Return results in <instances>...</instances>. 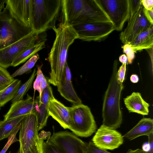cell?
<instances>
[{
    "label": "cell",
    "instance_id": "obj_9",
    "mask_svg": "<svg viewBox=\"0 0 153 153\" xmlns=\"http://www.w3.org/2000/svg\"><path fill=\"white\" fill-rule=\"evenodd\" d=\"M73 27L78 39L88 42L103 40L115 30L110 22L88 23Z\"/></svg>",
    "mask_w": 153,
    "mask_h": 153
},
{
    "label": "cell",
    "instance_id": "obj_10",
    "mask_svg": "<svg viewBox=\"0 0 153 153\" xmlns=\"http://www.w3.org/2000/svg\"><path fill=\"white\" fill-rule=\"evenodd\" d=\"M18 153H26L39 138L37 118L36 112L25 116L21 122Z\"/></svg>",
    "mask_w": 153,
    "mask_h": 153
},
{
    "label": "cell",
    "instance_id": "obj_27",
    "mask_svg": "<svg viewBox=\"0 0 153 153\" xmlns=\"http://www.w3.org/2000/svg\"><path fill=\"white\" fill-rule=\"evenodd\" d=\"M39 58V55L37 53H36L23 65L11 75V77L13 78L16 76L21 75L30 71L34 67Z\"/></svg>",
    "mask_w": 153,
    "mask_h": 153
},
{
    "label": "cell",
    "instance_id": "obj_19",
    "mask_svg": "<svg viewBox=\"0 0 153 153\" xmlns=\"http://www.w3.org/2000/svg\"><path fill=\"white\" fill-rule=\"evenodd\" d=\"M153 134V120L143 118L123 137L131 140L142 136H149Z\"/></svg>",
    "mask_w": 153,
    "mask_h": 153
},
{
    "label": "cell",
    "instance_id": "obj_20",
    "mask_svg": "<svg viewBox=\"0 0 153 153\" xmlns=\"http://www.w3.org/2000/svg\"><path fill=\"white\" fill-rule=\"evenodd\" d=\"M135 53L153 46V25L139 34L130 44Z\"/></svg>",
    "mask_w": 153,
    "mask_h": 153
},
{
    "label": "cell",
    "instance_id": "obj_29",
    "mask_svg": "<svg viewBox=\"0 0 153 153\" xmlns=\"http://www.w3.org/2000/svg\"><path fill=\"white\" fill-rule=\"evenodd\" d=\"M54 98L52 88L49 85L43 90L40 98H39V102L49 105L50 101Z\"/></svg>",
    "mask_w": 153,
    "mask_h": 153
},
{
    "label": "cell",
    "instance_id": "obj_17",
    "mask_svg": "<svg viewBox=\"0 0 153 153\" xmlns=\"http://www.w3.org/2000/svg\"><path fill=\"white\" fill-rule=\"evenodd\" d=\"M48 114L64 129H69L71 123L70 107L65 106L55 98L48 107Z\"/></svg>",
    "mask_w": 153,
    "mask_h": 153
},
{
    "label": "cell",
    "instance_id": "obj_32",
    "mask_svg": "<svg viewBox=\"0 0 153 153\" xmlns=\"http://www.w3.org/2000/svg\"><path fill=\"white\" fill-rule=\"evenodd\" d=\"M43 153H64L59 148L48 140L43 144Z\"/></svg>",
    "mask_w": 153,
    "mask_h": 153
},
{
    "label": "cell",
    "instance_id": "obj_43",
    "mask_svg": "<svg viewBox=\"0 0 153 153\" xmlns=\"http://www.w3.org/2000/svg\"><path fill=\"white\" fill-rule=\"evenodd\" d=\"M7 0H0V12L4 8L5 4H6Z\"/></svg>",
    "mask_w": 153,
    "mask_h": 153
},
{
    "label": "cell",
    "instance_id": "obj_39",
    "mask_svg": "<svg viewBox=\"0 0 153 153\" xmlns=\"http://www.w3.org/2000/svg\"><path fill=\"white\" fill-rule=\"evenodd\" d=\"M143 12L146 19L152 25H153V10H148L144 8Z\"/></svg>",
    "mask_w": 153,
    "mask_h": 153
},
{
    "label": "cell",
    "instance_id": "obj_23",
    "mask_svg": "<svg viewBox=\"0 0 153 153\" xmlns=\"http://www.w3.org/2000/svg\"><path fill=\"white\" fill-rule=\"evenodd\" d=\"M21 81L16 79L0 93V106H3L16 96L20 85Z\"/></svg>",
    "mask_w": 153,
    "mask_h": 153
},
{
    "label": "cell",
    "instance_id": "obj_36",
    "mask_svg": "<svg viewBox=\"0 0 153 153\" xmlns=\"http://www.w3.org/2000/svg\"><path fill=\"white\" fill-rule=\"evenodd\" d=\"M130 4V15L133 14L139 10L143 5L141 0H129Z\"/></svg>",
    "mask_w": 153,
    "mask_h": 153
},
{
    "label": "cell",
    "instance_id": "obj_42",
    "mask_svg": "<svg viewBox=\"0 0 153 153\" xmlns=\"http://www.w3.org/2000/svg\"><path fill=\"white\" fill-rule=\"evenodd\" d=\"M127 153H146L141 149H137L135 150L129 149L127 152Z\"/></svg>",
    "mask_w": 153,
    "mask_h": 153
},
{
    "label": "cell",
    "instance_id": "obj_4",
    "mask_svg": "<svg viewBox=\"0 0 153 153\" xmlns=\"http://www.w3.org/2000/svg\"><path fill=\"white\" fill-rule=\"evenodd\" d=\"M31 27L41 33L55 26L62 8V0H33Z\"/></svg>",
    "mask_w": 153,
    "mask_h": 153
},
{
    "label": "cell",
    "instance_id": "obj_37",
    "mask_svg": "<svg viewBox=\"0 0 153 153\" xmlns=\"http://www.w3.org/2000/svg\"><path fill=\"white\" fill-rule=\"evenodd\" d=\"M126 64H122L117 72V78L118 81L123 83L125 80L126 71Z\"/></svg>",
    "mask_w": 153,
    "mask_h": 153
},
{
    "label": "cell",
    "instance_id": "obj_7",
    "mask_svg": "<svg viewBox=\"0 0 153 153\" xmlns=\"http://www.w3.org/2000/svg\"><path fill=\"white\" fill-rule=\"evenodd\" d=\"M45 32L33 31L18 41L0 49V66L5 69L11 66L14 60L20 53L45 37Z\"/></svg>",
    "mask_w": 153,
    "mask_h": 153
},
{
    "label": "cell",
    "instance_id": "obj_5",
    "mask_svg": "<svg viewBox=\"0 0 153 153\" xmlns=\"http://www.w3.org/2000/svg\"><path fill=\"white\" fill-rule=\"evenodd\" d=\"M71 123L69 129L78 137H89L95 133L97 126L90 108L83 104L70 107Z\"/></svg>",
    "mask_w": 153,
    "mask_h": 153
},
{
    "label": "cell",
    "instance_id": "obj_25",
    "mask_svg": "<svg viewBox=\"0 0 153 153\" xmlns=\"http://www.w3.org/2000/svg\"><path fill=\"white\" fill-rule=\"evenodd\" d=\"M49 105L39 102L36 112L39 131L43 128L47 124L49 116L48 111Z\"/></svg>",
    "mask_w": 153,
    "mask_h": 153
},
{
    "label": "cell",
    "instance_id": "obj_15",
    "mask_svg": "<svg viewBox=\"0 0 153 153\" xmlns=\"http://www.w3.org/2000/svg\"><path fill=\"white\" fill-rule=\"evenodd\" d=\"M39 104V97L35 99L27 94L25 99L12 103L10 109L4 116V120H8L36 112Z\"/></svg>",
    "mask_w": 153,
    "mask_h": 153
},
{
    "label": "cell",
    "instance_id": "obj_18",
    "mask_svg": "<svg viewBox=\"0 0 153 153\" xmlns=\"http://www.w3.org/2000/svg\"><path fill=\"white\" fill-rule=\"evenodd\" d=\"M125 105L129 112L143 115H147L149 112V104L142 98L138 92H133L124 99Z\"/></svg>",
    "mask_w": 153,
    "mask_h": 153
},
{
    "label": "cell",
    "instance_id": "obj_3",
    "mask_svg": "<svg viewBox=\"0 0 153 153\" xmlns=\"http://www.w3.org/2000/svg\"><path fill=\"white\" fill-rule=\"evenodd\" d=\"M117 60L114 62L112 72L105 92L102 105V124L116 129L120 127L123 117L120 106L121 92L124 86L117 78Z\"/></svg>",
    "mask_w": 153,
    "mask_h": 153
},
{
    "label": "cell",
    "instance_id": "obj_38",
    "mask_svg": "<svg viewBox=\"0 0 153 153\" xmlns=\"http://www.w3.org/2000/svg\"><path fill=\"white\" fill-rule=\"evenodd\" d=\"M142 4L144 8L149 10H153V0H141Z\"/></svg>",
    "mask_w": 153,
    "mask_h": 153
},
{
    "label": "cell",
    "instance_id": "obj_30",
    "mask_svg": "<svg viewBox=\"0 0 153 153\" xmlns=\"http://www.w3.org/2000/svg\"><path fill=\"white\" fill-rule=\"evenodd\" d=\"M21 123L14 129L12 134L9 136L8 141L6 145L0 152V153H5L10 146L13 143L19 141L16 137L17 133L20 129Z\"/></svg>",
    "mask_w": 153,
    "mask_h": 153
},
{
    "label": "cell",
    "instance_id": "obj_14",
    "mask_svg": "<svg viewBox=\"0 0 153 153\" xmlns=\"http://www.w3.org/2000/svg\"><path fill=\"white\" fill-rule=\"evenodd\" d=\"M6 4L10 15L19 23L31 27L33 0H7Z\"/></svg>",
    "mask_w": 153,
    "mask_h": 153
},
{
    "label": "cell",
    "instance_id": "obj_16",
    "mask_svg": "<svg viewBox=\"0 0 153 153\" xmlns=\"http://www.w3.org/2000/svg\"><path fill=\"white\" fill-rule=\"evenodd\" d=\"M57 90L61 96L73 104L82 103L73 88L71 70L67 63L60 79L57 84Z\"/></svg>",
    "mask_w": 153,
    "mask_h": 153
},
{
    "label": "cell",
    "instance_id": "obj_11",
    "mask_svg": "<svg viewBox=\"0 0 153 153\" xmlns=\"http://www.w3.org/2000/svg\"><path fill=\"white\" fill-rule=\"evenodd\" d=\"M143 6L139 10L130 14L126 28L120 34V39L124 44H130L140 33L153 25L145 17Z\"/></svg>",
    "mask_w": 153,
    "mask_h": 153
},
{
    "label": "cell",
    "instance_id": "obj_12",
    "mask_svg": "<svg viewBox=\"0 0 153 153\" xmlns=\"http://www.w3.org/2000/svg\"><path fill=\"white\" fill-rule=\"evenodd\" d=\"M48 141L64 153H84L86 143L72 132L65 131L54 133Z\"/></svg>",
    "mask_w": 153,
    "mask_h": 153
},
{
    "label": "cell",
    "instance_id": "obj_8",
    "mask_svg": "<svg viewBox=\"0 0 153 153\" xmlns=\"http://www.w3.org/2000/svg\"><path fill=\"white\" fill-rule=\"evenodd\" d=\"M115 30H121L130 16L129 0H97Z\"/></svg>",
    "mask_w": 153,
    "mask_h": 153
},
{
    "label": "cell",
    "instance_id": "obj_13",
    "mask_svg": "<svg viewBox=\"0 0 153 153\" xmlns=\"http://www.w3.org/2000/svg\"><path fill=\"white\" fill-rule=\"evenodd\" d=\"M97 147L107 150L118 148L124 142L119 132L102 124L96 131L91 141Z\"/></svg>",
    "mask_w": 153,
    "mask_h": 153
},
{
    "label": "cell",
    "instance_id": "obj_35",
    "mask_svg": "<svg viewBox=\"0 0 153 153\" xmlns=\"http://www.w3.org/2000/svg\"><path fill=\"white\" fill-rule=\"evenodd\" d=\"M148 137V142L143 143L141 149L146 153H153V134Z\"/></svg>",
    "mask_w": 153,
    "mask_h": 153
},
{
    "label": "cell",
    "instance_id": "obj_34",
    "mask_svg": "<svg viewBox=\"0 0 153 153\" xmlns=\"http://www.w3.org/2000/svg\"><path fill=\"white\" fill-rule=\"evenodd\" d=\"M84 153H111L96 146L92 141L86 143Z\"/></svg>",
    "mask_w": 153,
    "mask_h": 153
},
{
    "label": "cell",
    "instance_id": "obj_31",
    "mask_svg": "<svg viewBox=\"0 0 153 153\" xmlns=\"http://www.w3.org/2000/svg\"><path fill=\"white\" fill-rule=\"evenodd\" d=\"M44 137L39 136L35 143L27 151L26 153H43Z\"/></svg>",
    "mask_w": 153,
    "mask_h": 153
},
{
    "label": "cell",
    "instance_id": "obj_2",
    "mask_svg": "<svg viewBox=\"0 0 153 153\" xmlns=\"http://www.w3.org/2000/svg\"><path fill=\"white\" fill-rule=\"evenodd\" d=\"M61 11L62 22L68 25L111 22L97 0H62Z\"/></svg>",
    "mask_w": 153,
    "mask_h": 153
},
{
    "label": "cell",
    "instance_id": "obj_41",
    "mask_svg": "<svg viewBox=\"0 0 153 153\" xmlns=\"http://www.w3.org/2000/svg\"><path fill=\"white\" fill-rule=\"evenodd\" d=\"M131 81L133 83H137L139 80V78L137 74H133L130 77Z\"/></svg>",
    "mask_w": 153,
    "mask_h": 153
},
{
    "label": "cell",
    "instance_id": "obj_40",
    "mask_svg": "<svg viewBox=\"0 0 153 153\" xmlns=\"http://www.w3.org/2000/svg\"><path fill=\"white\" fill-rule=\"evenodd\" d=\"M119 60L122 64H126L128 62L127 56L125 54L121 55L119 57Z\"/></svg>",
    "mask_w": 153,
    "mask_h": 153
},
{
    "label": "cell",
    "instance_id": "obj_28",
    "mask_svg": "<svg viewBox=\"0 0 153 153\" xmlns=\"http://www.w3.org/2000/svg\"><path fill=\"white\" fill-rule=\"evenodd\" d=\"M14 79L6 69L0 66V91L4 89Z\"/></svg>",
    "mask_w": 153,
    "mask_h": 153
},
{
    "label": "cell",
    "instance_id": "obj_33",
    "mask_svg": "<svg viewBox=\"0 0 153 153\" xmlns=\"http://www.w3.org/2000/svg\"><path fill=\"white\" fill-rule=\"evenodd\" d=\"M123 52L126 54L129 64H131L135 57V52L130 44H124L122 47Z\"/></svg>",
    "mask_w": 153,
    "mask_h": 153
},
{
    "label": "cell",
    "instance_id": "obj_22",
    "mask_svg": "<svg viewBox=\"0 0 153 153\" xmlns=\"http://www.w3.org/2000/svg\"><path fill=\"white\" fill-rule=\"evenodd\" d=\"M25 116L0 121V140L8 137Z\"/></svg>",
    "mask_w": 153,
    "mask_h": 153
},
{
    "label": "cell",
    "instance_id": "obj_24",
    "mask_svg": "<svg viewBox=\"0 0 153 153\" xmlns=\"http://www.w3.org/2000/svg\"><path fill=\"white\" fill-rule=\"evenodd\" d=\"M42 64L37 65V74L36 79L33 83L34 92L36 90L39 93V99L40 98L42 93L44 89L48 85H50L48 80L43 75L41 68Z\"/></svg>",
    "mask_w": 153,
    "mask_h": 153
},
{
    "label": "cell",
    "instance_id": "obj_26",
    "mask_svg": "<svg viewBox=\"0 0 153 153\" xmlns=\"http://www.w3.org/2000/svg\"><path fill=\"white\" fill-rule=\"evenodd\" d=\"M36 74L37 71L36 69L35 68L28 79L20 87L16 96L11 101L12 103L23 99L24 96L31 88L33 82Z\"/></svg>",
    "mask_w": 153,
    "mask_h": 153
},
{
    "label": "cell",
    "instance_id": "obj_21",
    "mask_svg": "<svg viewBox=\"0 0 153 153\" xmlns=\"http://www.w3.org/2000/svg\"><path fill=\"white\" fill-rule=\"evenodd\" d=\"M46 40V37H45L24 51L14 60L11 66L15 67L24 63L38 51L44 48Z\"/></svg>",
    "mask_w": 153,
    "mask_h": 153
},
{
    "label": "cell",
    "instance_id": "obj_1",
    "mask_svg": "<svg viewBox=\"0 0 153 153\" xmlns=\"http://www.w3.org/2000/svg\"><path fill=\"white\" fill-rule=\"evenodd\" d=\"M52 29L55 38L47 60L50 63L51 71L48 80L49 83L56 86L59 81L67 62V56L69 46L78 39L77 33L72 26L61 22Z\"/></svg>",
    "mask_w": 153,
    "mask_h": 153
},
{
    "label": "cell",
    "instance_id": "obj_44",
    "mask_svg": "<svg viewBox=\"0 0 153 153\" xmlns=\"http://www.w3.org/2000/svg\"><path fill=\"white\" fill-rule=\"evenodd\" d=\"M1 106H0V109H1Z\"/></svg>",
    "mask_w": 153,
    "mask_h": 153
},
{
    "label": "cell",
    "instance_id": "obj_6",
    "mask_svg": "<svg viewBox=\"0 0 153 153\" xmlns=\"http://www.w3.org/2000/svg\"><path fill=\"white\" fill-rule=\"evenodd\" d=\"M33 31L31 27L19 23L5 7L0 12V49L18 41Z\"/></svg>",
    "mask_w": 153,
    "mask_h": 153
},
{
    "label": "cell",
    "instance_id": "obj_45",
    "mask_svg": "<svg viewBox=\"0 0 153 153\" xmlns=\"http://www.w3.org/2000/svg\"><path fill=\"white\" fill-rule=\"evenodd\" d=\"M0 91V93H1V91Z\"/></svg>",
    "mask_w": 153,
    "mask_h": 153
}]
</instances>
